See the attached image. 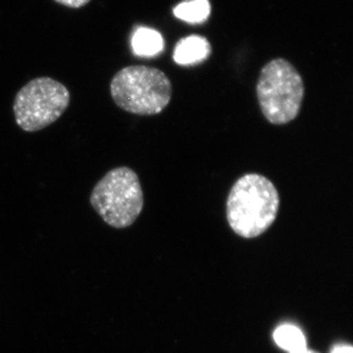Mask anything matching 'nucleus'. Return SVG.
<instances>
[{"instance_id": "f257e3e1", "label": "nucleus", "mask_w": 353, "mask_h": 353, "mask_svg": "<svg viewBox=\"0 0 353 353\" xmlns=\"http://www.w3.org/2000/svg\"><path fill=\"white\" fill-rule=\"evenodd\" d=\"M280 194L268 178L248 173L236 181L226 203L228 223L243 239L259 238L275 222Z\"/></svg>"}, {"instance_id": "f03ea898", "label": "nucleus", "mask_w": 353, "mask_h": 353, "mask_svg": "<svg viewBox=\"0 0 353 353\" xmlns=\"http://www.w3.org/2000/svg\"><path fill=\"white\" fill-rule=\"evenodd\" d=\"M110 94L122 110L153 116L161 113L170 103L173 88L161 70L134 65L115 74L110 83Z\"/></svg>"}, {"instance_id": "7ed1b4c3", "label": "nucleus", "mask_w": 353, "mask_h": 353, "mask_svg": "<svg viewBox=\"0 0 353 353\" xmlns=\"http://www.w3.org/2000/svg\"><path fill=\"white\" fill-rule=\"evenodd\" d=\"M301 74L290 61L276 58L265 64L256 85L262 114L273 125L289 124L301 112L304 99Z\"/></svg>"}, {"instance_id": "20e7f679", "label": "nucleus", "mask_w": 353, "mask_h": 353, "mask_svg": "<svg viewBox=\"0 0 353 353\" xmlns=\"http://www.w3.org/2000/svg\"><path fill=\"white\" fill-rule=\"evenodd\" d=\"M90 202L109 226L115 229L132 226L145 204L139 176L129 167L112 169L94 185Z\"/></svg>"}, {"instance_id": "39448f33", "label": "nucleus", "mask_w": 353, "mask_h": 353, "mask_svg": "<svg viewBox=\"0 0 353 353\" xmlns=\"http://www.w3.org/2000/svg\"><path fill=\"white\" fill-rule=\"evenodd\" d=\"M71 102L63 83L50 77H39L26 83L15 95L13 112L23 131L34 132L57 122Z\"/></svg>"}, {"instance_id": "423d86ee", "label": "nucleus", "mask_w": 353, "mask_h": 353, "mask_svg": "<svg viewBox=\"0 0 353 353\" xmlns=\"http://www.w3.org/2000/svg\"><path fill=\"white\" fill-rule=\"evenodd\" d=\"M211 48L208 39L199 36H190L181 39L174 50L176 64L192 65L203 61L210 54Z\"/></svg>"}, {"instance_id": "0eeeda50", "label": "nucleus", "mask_w": 353, "mask_h": 353, "mask_svg": "<svg viewBox=\"0 0 353 353\" xmlns=\"http://www.w3.org/2000/svg\"><path fill=\"white\" fill-rule=\"evenodd\" d=\"M132 50L139 57H154L164 48V41L157 31L148 28H139L132 39Z\"/></svg>"}, {"instance_id": "6e6552de", "label": "nucleus", "mask_w": 353, "mask_h": 353, "mask_svg": "<svg viewBox=\"0 0 353 353\" xmlns=\"http://www.w3.org/2000/svg\"><path fill=\"white\" fill-rule=\"evenodd\" d=\"M273 336L276 345L289 353L307 347V341L303 332L294 325H281L274 332Z\"/></svg>"}, {"instance_id": "1a4fd4ad", "label": "nucleus", "mask_w": 353, "mask_h": 353, "mask_svg": "<svg viewBox=\"0 0 353 353\" xmlns=\"http://www.w3.org/2000/svg\"><path fill=\"white\" fill-rule=\"evenodd\" d=\"M211 12L208 0H188L174 9V14L179 19L189 23H201L208 19Z\"/></svg>"}, {"instance_id": "9d476101", "label": "nucleus", "mask_w": 353, "mask_h": 353, "mask_svg": "<svg viewBox=\"0 0 353 353\" xmlns=\"http://www.w3.org/2000/svg\"><path fill=\"white\" fill-rule=\"evenodd\" d=\"M57 3L61 6L69 7V8H82V7L90 3V0H54Z\"/></svg>"}, {"instance_id": "9b49d317", "label": "nucleus", "mask_w": 353, "mask_h": 353, "mask_svg": "<svg viewBox=\"0 0 353 353\" xmlns=\"http://www.w3.org/2000/svg\"><path fill=\"white\" fill-rule=\"evenodd\" d=\"M331 353H353V348L347 343H336L332 347Z\"/></svg>"}, {"instance_id": "f8f14e48", "label": "nucleus", "mask_w": 353, "mask_h": 353, "mask_svg": "<svg viewBox=\"0 0 353 353\" xmlns=\"http://www.w3.org/2000/svg\"><path fill=\"white\" fill-rule=\"evenodd\" d=\"M292 353H319V352H315V350H309V348L306 347V348H304V350H299V352H292Z\"/></svg>"}]
</instances>
